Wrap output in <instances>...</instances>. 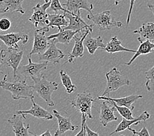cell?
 Masks as SVG:
<instances>
[{
  "mask_svg": "<svg viewBox=\"0 0 154 136\" xmlns=\"http://www.w3.org/2000/svg\"><path fill=\"white\" fill-rule=\"evenodd\" d=\"M7 75H5L0 81V87L3 90L9 91L11 94L13 100H30L32 97L34 96L32 85L28 84L25 79L20 80L19 79L14 80L13 82H9L7 81Z\"/></svg>",
  "mask_w": 154,
  "mask_h": 136,
  "instance_id": "6da1fadb",
  "label": "cell"
},
{
  "mask_svg": "<svg viewBox=\"0 0 154 136\" xmlns=\"http://www.w3.org/2000/svg\"><path fill=\"white\" fill-rule=\"evenodd\" d=\"M33 89L39 96L46 102L47 105L53 107L55 104L52 100V94L58 89V84L56 82L49 81L46 77L42 74L41 76L33 79Z\"/></svg>",
  "mask_w": 154,
  "mask_h": 136,
  "instance_id": "7a4b0ae2",
  "label": "cell"
},
{
  "mask_svg": "<svg viewBox=\"0 0 154 136\" xmlns=\"http://www.w3.org/2000/svg\"><path fill=\"white\" fill-rule=\"evenodd\" d=\"M87 19L93 22L99 31H108L113 28H122L123 24L119 20H116L113 18L110 11L97 13L96 14H88Z\"/></svg>",
  "mask_w": 154,
  "mask_h": 136,
  "instance_id": "3957f363",
  "label": "cell"
},
{
  "mask_svg": "<svg viewBox=\"0 0 154 136\" xmlns=\"http://www.w3.org/2000/svg\"><path fill=\"white\" fill-rule=\"evenodd\" d=\"M106 86L104 91L103 96L109 95L112 92H114L123 86H129L131 84V80L122 75L116 68H113L106 74Z\"/></svg>",
  "mask_w": 154,
  "mask_h": 136,
  "instance_id": "277c9868",
  "label": "cell"
},
{
  "mask_svg": "<svg viewBox=\"0 0 154 136\" xmlns=\"http://www.w3.org/2000/svg\"><path fill=\"white\" fill-rule=\"evenodd\" d=\"M98 100V99L93 98L89 90L83 92L76 95L74 100H72L71 105L78 112L82 113V115L85 116L86 118L93 119V116L91 113L93 103Z\"/></svg>",
  "mask_w": 154,
  "mask_h": 136,
  "instance_id": "5b68a950",
  "label": "cell"
},
{
  "mask_svg": "<svg viewBox=\"0 0 154 136\" xmlns=\"http://www.w3.org/2000/svg\"><path fill=\"white\" fill-rule=\"evenodd\" d=\"M28 64L27 65L20 66L17 69V79L20 77H23L26 80L27 79H31L32 80L40 77L42 73V72L46 69L48 62H42V63H34L32 60L30 56H28Z\"/></svg>",
  "mask_w": 154,
  "mask_h": 136,
  "instance_id": "8992f818",
  "label": "cell"
},
{
  "mask_svg": "<svg viewBox=\"0 0 154 136\" xmlns=\"http://www.w3.org/2000/svg\"><path fill=\"white\" fill-rule=\"evenodd\" d=\"M49 31V28L47 26L35 30L32 49L29 56H31L32 54H41L47 50L49 45L50 40L45 35V34Z\"/></svg>",
  "mask_w": 154,
  "mask_h": 136,
  "instance_id": "52a82bcc",
  "label": "cell"
},
{
  "mask_svg": "<svg viewBox=\"0 0 154 136\" xmlns=\"http://www.w3.org/2000/svg\"><path fill=\"white\" fill-rule=\"evenodd\" d=\"M55 39H50L49 45L43 53L39 54V60L42 62H47L48 63L56 64L59 63L63 59L65 55L63 52L57 47Z\"/></svg>",
  "mask_w": 154,
  "mask_h": 136,
  "instance_id": "ba28073f",
  "label": "cell"
},
{
  "mask_svg": "<svg viewBox=\"0 0 154 136\" xmlns=\"http://www.w3.org/2000/svg\"><path fill=\"white\" fill-rule=\"evenodd\" d=\"M51 2V1L44 4L38 3L32 8L33 13L29 18V21L34 24L35 27L37 28L39 26L44 27L48 24V13H47V9L49 7Z\"/></svg>",
  "mask_w": 154,
  "mask_h": 136,
  "instance_id": "9c48e42d",
  "label": "cell"
},
{
  "mask_svg": "<svg viewBox=\"0 0 154 136\" xmlns=\"http://www.w3.org/2000/svg\"><path fill=\"white\" fill-rule=\"evenodd\" d=\"M24 56V50L17 49L7 48L5 56L3 59V64L11 68L13 71V79H17V72Z\"/></svg>",
  "mask_w": 154,
  "mask_h": 136,
  "instance_id": "30bf717a",
  "label": "cell"
},
{
  "mask_svg": "<svg viewBox=\"0 0 154 136\" xmlns=\"http://www.w3.org/2000/svg\"><path fill=\"white\" fill-rule=\"evenodd\" d=\"M26 119V117L24 115H21V114H18L16 113L7 120L10 124H11L13 131L16 136H28L35 135L32 132L29 131L30 125L28 124L26 127L25 126L23 120Z\"/></svg>",
  "mask_w": 154,
  "mask_h": 136,
  "instance_id": "8fae6325",
  "label": "cell"
},
{
  "mask_svg": "<svg viewBox=\"0 0 154 136\" xmlns=\"http://www.w3.org/2000/svg\"><path fill=\"white\" fill-rule=\"evenodd\" d=\"M83 34H81L80 37H78L76 35L74 37L75 44L72 52L68 55V59L66 63H73L75 59L78 58L83 57L84 55V45L83 43L87 38V35L91 34L93 31L90 30H86L82 31Z\"/></svg>",
  "mask_w": 154,
  "mask_h": 136,
  "instance_id": "7c38bea8",
  "label": "cell"
},
{
  "mask_svg": "<svg viewBox=\"0 0 154 136\" xmlns=\"http://www.w3.org/2000/svg\"><path fill=\"white\" fill-rule=\"evenodd\" d=\"M66 18L68 20V25L63 29H68L74 31L82 32L86 30H93V24L89 25L81 17V11L76 14H72L69 13H64Z\"/></svg>",
  "mask_w": 154,
  "mask_h": 136,
  "instance_id": "4fadbf2b",
  "label": "cell"
},
{
  "mask_svg": "<svg viewBox=\"0 0 154 136\" xmlns=\"http://www.w3.org/2000/svg\"><path fill=\"white\" fill-rule=\"evenodd\" d=\"M0 40L4 43L5 45L9 49H19V42L23 45L28 41V35L23 32L9 33L7 34H0Z\"/></svg>",
  "mask_w": 154,
  "mask_h": 136,
  "instance_id": "5bb4252c",
  "label": "cell"
},
{
  "mask_svg": "<svg viewBox=\"0 0 154 136\" xmlns=\"http://www.w3.org/2000/svg\"><path fill=\"white\" fill-rule=\"evenodd\" d=\"M116 109L112 103L108 100H104L100 106V122L102 126L106 127L109 122L117 120L115 115Z\"/></svg>",
  "mask_w": 154,
  "mask_h": 136,
  "instance_id": "9a60e30c",
  "label": "cell"
},
{
  "mask_svg": "<svg viewBox=\"0 0 154 136\" xmlns=\"http://www.w3.org/2000/svg\"><path fill=\"white\" fill-rule=\"evenodd\" d=\"M32 101V107L26 111H23V110H20L17 111L16 113L18 114H21V115H30L33 116L35 117L38 119H45V120H51L53 119V115L49 113L46 109L42 107L41 106L36 104L34 101V96L30 98Z\"/></svg>",
  "mask_w": 154,
  "mask_h": 136,
  "instance_id": "2e32d148",
  "label": "cell"
},
{
  "mask_svg": "<svg viewBox=\"0 0 154 136\" xmlns=\"http://www.w3.org/2000/svg\"><path fill=\"white\" fill-rule=\"evenodd\" d=\"M53 112L54 116L57 119L58 124V129L54 135L59 136L64 134L68 131H75L79 128L78 125H74L72 124L70 118L62 116L60 112L55 109L53 110Z\"/></svg>",
  "mask_w": 154,
  "mask_h": 136,
  "instance_id": "e0dca14e",
  "label": "cell"
},
{
  "mask_svg": "<svg viewBox=\"0 0 154 136\" xmlns=\"http://www.w3.org/2000/svg\"><path fill=\"white\" fill-rule=\"evenodd\" d=\"M62 5L66 7L69 11L73 14H76L81 11V9H84L89 12L90 14H92V11L94 9L93 3H91L87 0H67Z\"/></svg>",
  "mask_w": 154,
  "mask_h": 136,
  "instance_id": "ac0fdd59",
  "label": "cell"
},
{
  "mask_svg": "<svg viewBox=\"0 0 154 136\" xmlns=\"http://www.w3.org/2000/svg\"><path fill=\"white\" fill-rule=\"evenodd\" d=\"M150 117V114L146 111H144L143 113H142L140 115L137 117H134L133 119L131 120H127L125 119H123V120H122L118 126H117L116 129L112 131V133L109 134V135H112L114 134L118 133V132H121V131H123L125 130L126 129H127L128 128L131 127V126L132 125H137L140 124L142 121H146L147 120H148Z\"/></svg>",
  "mask_w": 154,
  "mask_h": 136,
  "instance_id": "d6986e66",
  "label": "cell"
},
{
  "mask_svg": "<svg viewBox=\"0 0 154 136\" xmlns=\"http://www.w3.org/2000/svg\"><path fill=\"white\" fill-rule=\"evenodd\" d=\"M142 98V95L140 94H132L128 96L119 98H114L110 97L103 96V95H98V100H108L114 101L117 105L119 106H125L129 108H134L133 104L137 101L139 99Z\"/></svg>",
  "mask_w": 154,
  "mask_h": 136,
  "instance_id": "ffe728a7",
  "label": "cell"
},
{
  "mask_svg": "<svg viewBox=\"0 0 154 136\" xmlns=\"http://www.w3.org/2000/svg\"><path fill=\"white\" fill-rule=\"evenodd\" d=\"M134 34L140 35L138 38L139 42L149 40L150 41H154V23H144L138 30L133 31Z\"/></svg>",
  "mask_w": 154,
  "mask_h": 136,
  "instance_id": "44dd1931",
  "label": "cell"
},
{
  "mask_svg": "<svg viewBox=\"0 0 154 136\" xmlns=\"http://www.w3.org/2000/svg\"><path fill=\"white\" fill-rule=\"evenodd\" d=\"M79 32L74 31L72 30H68V29H62L61 30L58 31L57 34H52L47 37L50 40L51 39H55L57 43L64 44V45H68L72 39H73L74 37L78 34Z\"/></svg>",
  "mask_w": 154,
  "mask_h": 136,
  "instance_id": "7402d4cb",
  "label": "cell"
},
{
  "mask_svg": "<svg viewBox=\"0 0 154 136\" xmlns=\"http://www.w3.org/2000/svg\"><path fill=\"white\" fill-rule=\"evenodd\" d=\"M104 50L109 54H113L120 52H127V53H135V50L127 49L122 45V42L118 39L117 36H114L111 38L110 41L106 44Z\"/></svg>",
  "mask_w": 154,
  "mask_h": 136,
  "instance_id": "603a6c76",
  "label": "cell"
},
{
  "mask_svg": "<svg viewBox=\"0 0 154 136\" xmlns=\"http://www.w3.org/2000/svg\"><path fill=\"white\" fill-rule=\"evenodd\" d=\"M48 21L49 23L47 24V26L52 28L57 27L58 31L61 30L68 25V21L66 18L64 13L63 14H48Z\"/></svg>",
  "mask_w": 154,
  "mask_h": 136,
  "instance_id": "cb8c5ba5",
  "label": "cell"
},
{
  "mask_svg": "<svg viewBox=\"0 0 154 136\" xmlns=\"http://www.w3.org/2000/svg\"><path fill=\"white\" fill-rule=\"evenodd\" d=\"M140 45L139 46L138 50L136 51L134 56L131 58L129 62L125 63L126 65H131L132 63L140 55H145L154 53V43H152V41L146 40V41H140Z\"/></svg>",
  "mask_w": 154,
  "mask_h": 136,
  "instance_id": "d4e9b609",
  "label": "cell"
},
{
  "mask_svg": "<svg viewBox=\"0 0 154 136\" xmlns=\"http://www.w3.org/2000/svg\"><path fill=\"white\" fill-rule=\"evenodd\" d=\"M85 45L87 47L89 53L90 54H93L98 49L104 50L106 44L104 43L102 37L98 36L97 38H88L85 42Z\"/></svg>",
  "mask_w": 154,
  "mask_h": 136,
  "instance_id": "484cf974",
  "label": "cell"
},
{
  "mask_svg": "<svg viewBox=\"0 0 154 136\" xmlns=\"http://www.w3.org/2000/svg\"><path fill=\"white\" fill-rule=\"evenodd\" d=\"M24 0H2L3 6L7 12H18L21 14L25 13V10L23 7V3Z\"/></svg>",
  "mask_w": 154,
  "mask_h": 136,
  "instance_id": "4316f807",
  "label": "cell"
},
{
  "mask_svg": "<svg viewBox=\"0 0 154 136\" xmlns=\"http://www.w3.org/2000/svg\"><path fill=\"white\" fill-rule=\"evenodd\" d=\"M59 73L62 84L64 86L66 92L69 94L75 92L77 90V86L74 84H73L70 77L68 75V73L64 70H62V69L60 71Z\"/></svg>",
  "mask_w": 154,
  "mask_h": 136,
  "instance_id": "83f0119b",
  "label": "cell"
},
{
  "mask_svg": "<svg viewBox=\"0 0 154 136\" xmlns=\"http://www.w3.org/2000/svg\"><path fill=\"white\" fill-rule=\"evenodd\" d=\"M110 101L113 104V105L115 107L117 111H118L119 115L122 116L123 118L127 120H131L134 118L133 115V111L134 108H129L125 106H119L118 105H117L114 101Z\"/></svg>",
  "mask_w": 154,
  "mask_h": 136,
  "instance_id": "f1b7e54d",
  "label": "cell"
},
{
  "mask_svg": "<svg viewBox=\"0 0 154 136\" xmlns=\"http://www.w3.org/2000/svg\"><path fill=\"white\" fill-rule=\"evenodd\" d=\"M145 75L146 79L145 84L146 89L148 91H150L151 90V85L153 86L154 89V65L151 69H149V70L146 71Z\"/></svg>",
  "mask_w": 154,
  "mask_h": 136,
  "instance_id": "f546056e",
  "label": "cell"
},
{
  "mask_svg": "<svg viewBox=\"0 0 154 136\" xmlns=\"http://www.w3.org/2000/svg\"><path fill=\"white\" fill-rule=\"evenodd\" d=\"M49 10L54 12V13H58L59 11H63L64 13H69L72 14L70 11H69L67 9H66L64 7H62V5L60 3L59 0H51Z\"/></svg>",
  "mask_w": 154,
  "mask_h": 136,
  "instance_id": "4dcf8cb0",
  "label": "cell"
},
{
  "mask_svg": "<svg viewBox=\"0 0 154 136\" xmlns=\"http://www.w3.org/2000/svg\"><path fill=\"white\" fill-rule=\"evenodd\" d=\"M128 130L131 131L132 133H133V135H138V136H150L151 134L149 133V131L148 130L147 128H146V126H143L142 129L140 131H137L134 129H133L131 128H128Z\"/></svg>",
  "mask_w": 154,
  "mask_h": 136,
  "instance_id": "1f68e13d",
  "label": "cell"
},
{
  "mask_svg": "<svg viewBox=\"0 0 154 136\" xmlns=\"http://www.w3.org/2000/svg\"><path fill=\"white\" fill-rule=\"evenodd\" d=\"M11 26V21L7 18H2L0 19V30L7 31Z\"/></svg>",
  "mask_w": 154,
  "mask_h": 136,
  "instance_id": "d6a6232c",
  "label": "cell"
},
{
  "mask_svg": "<svg viewBox=\"0 0 154 136\" xmlns=\"http://www.w3.org/2000/svg\"><path fill=\"white\" fill-rule=\"evenodd\" d=\"M86 117L82 115V126H81V130L79 133L77 134L75 136H86V131L85 124L86 123Z\"/></svg>",
  "mask_w": 154,
  "mask_h": 136,
  "instance_id": "836d02e7",
  "label": "cell"
},
{
  "mask_svg": "<svg viewBox=\"0 0 154 136\" xmlns=\"http://www.w3.org/2000/svg\"><path fill=\"white\" fill-rule=\"evenodd\" d=\"M135 2H136V0H130V7H129V13H128V14H127V26L129 25L130 23L131 14H132V12H133V9Z\"/></svg>",
  "mask_w": 154,
  "mask_h": 136,
  "instance_id": "e575fe53",
  "label": "cell"
},
{
  "mask_svg": "<svg viewBox=\"0 0 154 136\" xmlns=\"http://www.w3.org/2000/svg\"><path fill=\"white\" fill-rule=\"evenodd\" d=\"M85 131H86V136H91V135L98 136L99 135V134L97 133V132L94 131L92 130H91L89 128V126H87V123L85 124Z\"/></svg>",
  "mask_w": 154,
  "mask_h": 136,
  "instance_id": "d590c367",
  "label": "cell"
},
{
  "mask_svg": "<svg viewBox=\"0 0 154 136\" xmlns=\"http://www.w3.org/2000/svg\"><path fill=\"white\" fill-rule=\"evenodd\" d=\"M5 53H6V50L3 49L0 51V65L3 63V59H4V58L5 56Z\"/></svg>",
  "mask_w": 154,
  "mask_h": 136,
  "instance_id": "8d00e7d4",
  "label": "cell"
},
{
  "mask_svg": "<svg viewBox=\"0 0 154 136\" xmlns=\"http://www.w3.org/2000/svg\"><path fill=\"white\" fill-rule=\"evenodd\" d=\"M5 13H7V9L5 8L4 6H3L2 2L0 1V15Z\"/></svg>",
  "mask_w": 154,
  "mask_h": 136,
  "instance_id": "74e56055",
  "label": "cell"
},
{
  "mask_svg": "<svg viewBox=\"0 0 154 136\" xmlns=\"http://www.w3.org/2000/svg\"><path fill=\"white\" fill-rule=\"evenodd\" d=\"M148 9L151 11V12L153 13L154 16V4L153 3H148Z\"/></svg>",
  "mask_w": 154,
  "mask_h": 136,
  "instance_id": "f35d334b",
  "label": "cell"
},
{
  "mask_svg": "<svg viewBox=\"0 0 154 136\" xmlns=\"http://www.w3.org/2000/svg\"><path fill=\"white\" fill-rule=\"evenodd\" d=\"M52 134L50 133V131L49 130H47L45 131V132H44V133H42L39 135V136H51Z\"/></svg>",
  "mask_w": 154,
  "mask_h": 136,
  "instance_id": "ab89813d",
  "label": "cell"
},
{
  "mask_svg": "<svg viewBox=\"0 0 154 136\" xmlns=\"http://www.w3.org/2000/svg\"><path fill=\"white\" fill-rule=\"evenodd\" d=\"M123 0H115V5H118Z\"/></svg>",
  "mask_w": 154,
  "mask_h": 136,
  "instance_id": "60d3db41",
  "label": "cell"
},
{
  "mask_svg": "<svg viewBox=\"0 0 154 136\" xmlns=\"http://www.w3.org/2000/svg\"><path fill=\"white\" fill-rule=\"evenodd\" d=\"M44 1H45V3H47V2H49L51 1V0H44Z\"/></svg>",
  "mask_w": 154,
  "mask_h": 136,
  "instance_id": "b9f144b4",
  "label": "cell"
},
{
  "mask_svg": "<svg viewBox=\"0 0 154 136\" xmlns=\"http://www.w3.org/2000/svg\"><path fill=\"white\" fill-rule=\"evenodd\" d=\"M0 1H1V2H2V0H0Z\"/></svg>",
  "mask_w": 154,
  "mask_h": 136,
  "instance_id": "7bdbcfd3",
  "label": "cell"
}]
</instances>
